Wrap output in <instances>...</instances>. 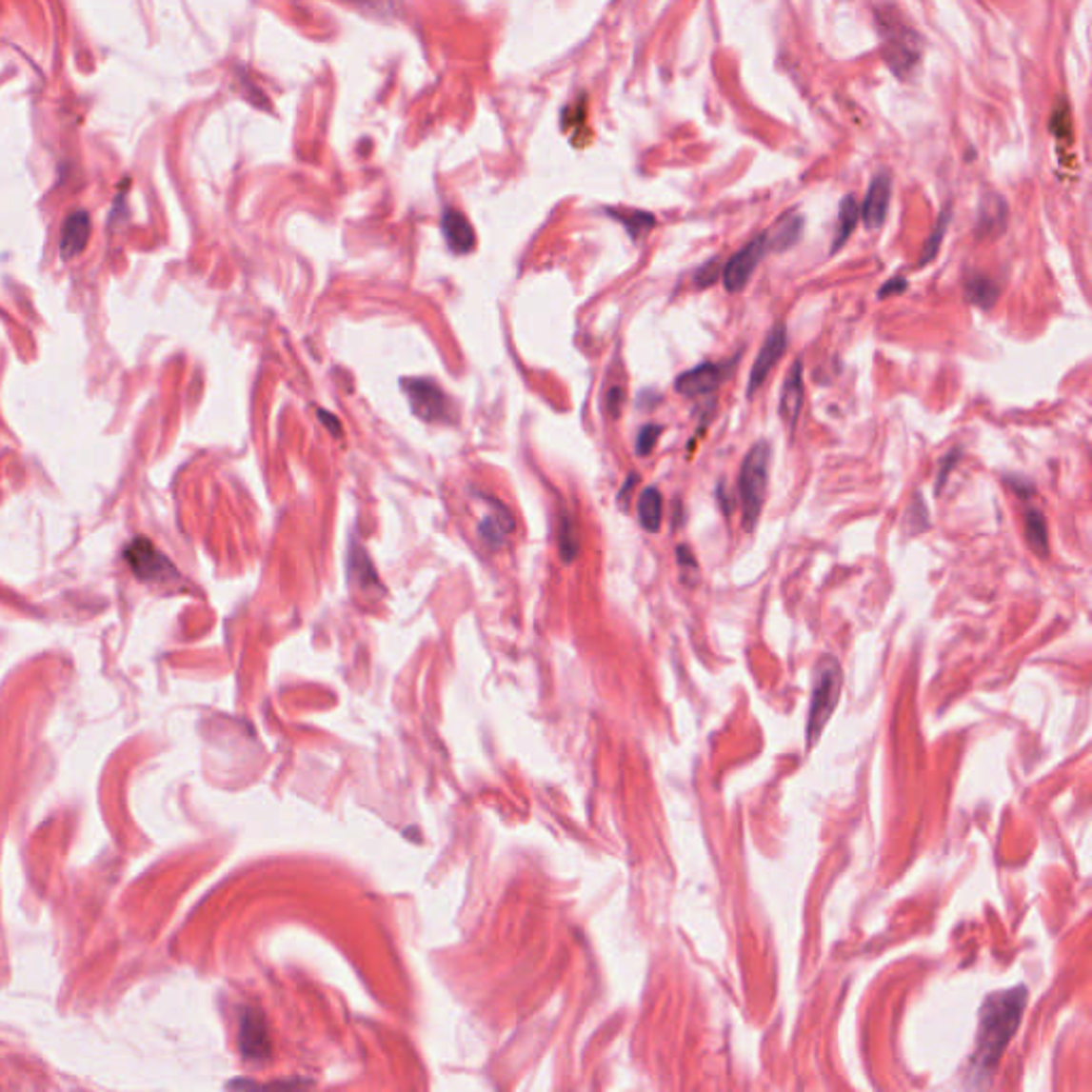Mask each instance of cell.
Returning <instances> with one entry per match:
<instances>
[{"mask_svg": "<svg viewBox=\"0 0 1092 1092\" xmlns=\"http://www.w3.org/2000/svg\"><path fill=\"white\" fill-rule=\"evenodd\" d=\"M491 508H493L491 514H486V519L481 523L478 531H481L485 545L495 550L504 545V540L508 538V534L514 529V519L508 508L500 502H493Z\"/></svg>", "mask_w": 1092, "mask_h": 1092, "instance_id": "5bb4252c", "label": "cell"}, {"mask_svg": "<svg viewBox=\"0 0 1092 1092\" xmlns=\"http://www.w3.org/2000/svg\"><path fill=\"white\" fill-rule=\"evenodd\" d=\"M949 220H952V209L945 208L943 211H941L937 225H935V228H932L930 237L926 239L924 248H922V256H920V261H918L920 268H924V265H928V263L939 254V248H941V244H943V237H945V230H947V227H949Z\"/></svg>", "mask_w": 1092, "mask_h": 1092, "instance_id": "cb8c5ba5", "label": "cell"}, {"mask_svg": "<svg viewBox=\"0 0 1092 1092\" xmlns=\"http://www.w3.org/2000/svg\"><path fill=\"white\" fill-rule=\"evenodd\" d=\"M1024 534H1026V543L1028 546L1033 548V553L1037 557H1047L1050 553V540H1047V523L1045 517L1042 514V510H1026L1024 514Z\"/></svg>", "mask_w": 1092, "mask_h": 1092, "instance_id": "ffe728a7", "label": "cell"}, {"mask_svg": "<svg viewBox=\"0 0 1092 1092\" xmlns=\"http://www.w3.org/2000/svg\"><path fill=\"white\" fill-rule=\"evenodd\" d=\"M890 194H892V182L887 173H877L873 177L871 186H868L866 199L860 208V216H863L868 230H877L884 227L887 208H890Z\"/></svg>", "mask_w": 1092, "mask_h": 1092, "instance_id": "7c38bea8", "label": "cell"}, {"mask_svg": "<svg viewBox=\"0 0 1092 1092\" xmlns=\"http://www.w3.org/2000/svg\"><path fill=\"white\" fill-rule=\"evenodd\" d=\"M734 367H736L734 359L725 363H703V366L689 369L674 380V388H677L679 395L685 397L708 395L732 376Z\"/></svg>", "mask_w": 1092, "mask_h": 1092, "instance_id": "52a82bcc", "label": "cell"}, {"mask_svg": "<svg viewBox=\"0 0 1092 1092\" xmlns=\"http://www.w3.org/2000/svg\"><path fill=\"white\" fill-rule=\"evenodd\" d=\"M930 527V517H928V508L924 500H922L920 495L913 497V502L909 504L907 512H904V531H907L909 536L913 534H920V531H926Z\"/></svg>", "mask_w": 1092, "mask_h": 1092, "instance_id": "d4e9b609", "label": "cell"}, {"mask_svg": "<svg viewBox=\"0 0 1092 1092\" xmlns=\"http://www.w3.org/2000/svg\"><path fill=\"white\" fill-rule=\"evenodd\" d=\"M664 427L662 425H645V427L638 431V438H636V452L641 457L651 455L657 440H660Z\"/></svg>", "mask_w": 1092, "mask_h": 1092, "instance_id": "4316f807", "label": "cell"}, {"mask_svg": "<svg viewBox=\"0 0 1092 1092\" xmlns=\"http://www.w3.org/2000/svg\"><path fill=\"white\" fill-rule=\"evenodd\" d=\"M803 227H804V220L801 214H796V211H792V214H785L777 222L775 227L770 228V233H766L768 250H777V252L789 250V248L801 242Z\"/></svg>", "mask_w": 1092, "mask_h": 1092, "instance_id": "2e32d148", "label": "cell"}, {"mask_svg": "<svg viewBox=\"0 0 1092 1092\" xmlns=\"http://www.w3.org/2000/svg\"><path fill=\"white\" fill-rule=\"evenodd\" d=\"M402 388L407 395L412 412L427 423H452V404L447 393L431 380L404 378Z\"/></svg>", "mask_w": 1092, "mask_h": 1092, "instance_id": "5b68a950", "label": "cell"}, {"mask_svg": "<svg viewBox=\"0 0 1092 1092\" xmlns=\"http://www.w3.org/2000/svg\"><path fill=\"white\" fill-rule=\"evenodd\" d=\"M318 414H321L323 423L327 425L328 429H331V433H335V436H342V425H340V421L335 419L333 414H328V412H325V410H318Z\"/></svg>", "mask_w": 1092, "mask_h": 1092, "instance_id": "d590c367", "label": "cell"}, {"mask_svg": "<svg viewBox=\"0 0 1092 1092\" xmlns=\"http://www.w3.org/2000/svg\"><path fill=\"white\" fill-rule=\"evenodd\" d=\"M352 3L363 5V7H367V9H376V7H385L387 0H352Z\"/></svg>", "mask_w": 1092, "mask_h": 1092, "instance_id": "8d00e7d4", "label": "cell"}, {"mask_svg": "<svg viewBox=\"0 0 1092 1092\" xmlns=\"http://www.w3.org/2000/svg\"><path fill=\"white\" fill-rule=\"evenodd\" d=\"M766 252H768L766 233L753 237L751 242L743 248V250L736 252L732 259L725 263V268L722 269L725 290L727 292H741L745 287H747L753 271L758 269V265L762 259H764Z\"/></svg>", "mask_w": 1092, "mask_h": 1092, "instance_id": "8992f818", "label": "cell"}, {"mask_svg": "<svg viewBox=\"0 0 1092 1092\" xmlns=\"http://www.w3.org/2000/svg\"><path fill=\"white\" fill-rule=\"evenodd\" d=\"M239 1047L248 1061H265L269 1056V1033L259 1011H246L239 1026Z\"/></svg>", "mask_w": 1092, "mask_h": 1092, "instance_id": "8fae6325", "label": "cell"}, {"mask_svg": "<svg viewBox=\"0 0 1092 1092\" xmlns=\"http://www.w3.org/2000/svg\"><path fill=\"white\" fill-rule=\"evenodd\" d=\"M717 502H719V506H722V510H724L725 517H730V512H732V508H734V504H732L734 497L725 491V485H724V483L717 486Z\"/></svg>", "mask_w": 1092, "mask_h": 1092, "instance_id": "836d02e7", "label": "cell"}, {"mask_svg": "<svg viewBox=\"0 0 1092 1092\" xmlns=\"http://www.w3.org/2000/svg\"><path fill=\"white\" fill-rule=\"evenodd\" d=\"M1005 483H1007L1009 489L1016 491L1020 497H1023V500H1028V497H1031V495L1035 493L1033 485L1028 483V481H1024L1023 476H1007Z\"/></svg>", "mask_w": 1092, "mask_h": 1092, "instance_id": "f546056e", "label": "cell"}, {"mask_svg": "<svg viewBox=\"0 0 1092 1092\" xmlns=\"http://www.w3.org/2000/svg\"><path fill=\"white\" fill-rule=\"evenodd\" d=\"M677 559H679V566L683 567V572H691V574L698 572V562H696V557L691 555L689 546L681 545L677 548Z\"/></svg>", "mask_w": 1092, "mask_h": 1092, "instance_id": "d6a6232c", "label": "cell"}, {"mask_svg": "<svg viewBox=\"0 0 1092 1092\" xmlns=\"http://www.w3.org/2000/svg\"><path fill=\"white\" fill-rule=\"evenodd\" d=\"M559 550H562L564 562H572L576 553H579V540H576L572 523L567 517H564L562 527H559Z\"/></svg>", "mask_w": 1092, "mask_h": 1092, "instance_id": "484cf974", "label": "cell"}, {"mask_svg": "<svg viewBox=\"0 0 1092 1092\" xmlns=\"http://www.w3.org/2000/svg\"><path fill=\"white\" fill-rule=\"evenodd\" d=\"M1028 990L1026 985L1018 988L994 992L983 1001L980 1011V1031L978 1045L973 1052V1067L978 1071H992L1001 1061L1003 1052L1009 1045L1011 1037L1016 1035L1020 1020H1023L1026 1007Z\"/></svg>", "mask_w": 1092, "mask_h": 1092, "instance_id": "6da1fadb", "label": "cell"}, {"mask_svg": "<svg viewBox=\"0 0 1092 1092\" xmlns=\"http://www.w3.org/2000/svg\"><path fill=\"white\" fill-rule=\"evenodd\" d=\"M803 399H804L803 361L796 359L792 363V367H789V371H787V376L784 380V387H781V397H779L781 421H784L789 433L796 431L798 419H801V412H803Z\"/></svg>", "mask_w": 1092, "mask_h": 1092, "instance_id": "9c48e42d", "label": "cell"}, {"mask_svg": "<svg viewBox=\"0 0 1092 1092\" xmlns=\"http://www.w3.org/2000/svg\"><path fill=\"white\" fill-rule=\"evenodd\" d=\"M350 570H352L354 581L361 583V587L369 589L371 585H374V587L380 589V583H378L374 566H371V559L357 543H354L350 548Z\"/></svg>", "mask_w": 1092, "mask_h": 1092, "instance_id": "7402d4cb", "label": "cell"}, {"mask_svg": "<svg viewBox=\"0 0 1092 1092\" xmlns=\"http://www.w3.org/2000/svg\"><path fill=\"white\" fill-rule=\"evenodd\" d=\"M719 275H722V263H719V259H710L708 263L700 265V269L694 273V287L710 288L713 284H717Z\"/></svg>", "mask_w": 1092, "mask_h": 1092, "instance_id": "83f0119b", "label": "cell"}, {"mask_svg": "<svg viewBox=\"0 0 1092 1092\" xmlns=\"http://www.w3.org/2000/svg\"><path fill=\"white\" fill-rule=\"evenodd\" d=\"M785 348H787V327L784 323H777L768 331L766 340H764V344H762V348L756 357V363H753V367H751L747 397H753L758 393L760 387L764 385V380L772 371V367H775L777 363L781 361V357H784Z\"/></svg>", "mask_w": 1092, "mask_h": 1092, "instance_id": "ba28073f", "label": "cell"}, {"mask_svg": "<svg viewBox=\"0 0 1092 1092\" xmlns=\"http://www.w3.org/2000/svg\"><path fill=\"white\" fill-rule=\"evenodd\" d=\"M636 483H638V476H636V474H629V476H627V481H625V485H624V489H621V493H619V497H617V500H619V504H621V506H625V504H627V500H629V493L634 491Z\"/></svg>", "mask_w": 1092, "mask_h": 1092, "instance_id": "e575fe53", "label": "cell"}, {"mask_svg": "<svg viewBox=\"0 0 1092 1092\" xmlns=\"http://www.w3.org/2000/svg\"><path fill=\"white\" fill-rule=\"evenodd\" d=\"M608 214H610L612 218H617V220L621 222V225H624V227L627 228V233L632 235L634 239H638V237L645 235V233H649V230L655 227V218H653V214H649V211H638V209H632V211L624 209V211H619V209H610Z\"/></svg>", "mask_w": 1092, "mask_h": 1092, "instance_id": "603a6c76", "label": "cell"}, {"mask_svg": "<svg viewBox=\"0 0 1092 1092\" xmlns=\"http://www.w3.org/2000/svg\"><path fill=\"white\" fill-rule=\"evenodd\" d=\"M442 233L452 252L466 254L474 248L476 235L467 218L457 209H447L442 216Z\"/></svg>", "mask_w": 1092, "mask_h": 1092, "instance_id": "4fadbf2b", "label": "cell"}, {"mask_svg": "<svg viewBox=\"0 0 1092 1092\" xmlns=\"http://www.w3.org/2000/svg\"><path fill=\"white\" fill-rule=\"evenodd\" d=\"M88 237H90V218H88L86 211H75V214H70L65 222V228H62V242H60L65 259H73L75 254L82 252L88 244Z\"/></svg>", "mask_w": 1092, "mask_h": 1092, "instance_id": "9a60e30c", "label": "cell"}, {"mask_svg": "<svg viewBox=\"0 0 1092 1092\" xmlns=\"http://www.w3.org/2000/svg\"><path fill=\"white\" fill-rule=\"evenodd\" d=\"M662 514H664L662 493L657 491L655 486H646L641 493V500H638V519H641V526L646 531H651V534H657L662 527Z\"/></svg>", "mask_w": 1092, "mask_h": 1092, "instance_id": "ac0fdd59", "label": "cell"}, {"mask_svg": "<svg viewBox=\"0 0 1092 1092\" xmlns=\"http://www.w3.org/2000/svg\"><path fill=\"white\" fill-rule=\"evenodd\" d=\"M964 295L973 306L988 309L997 304V299L1001 295V288H999L997 282L988 278V275L975 273L964 284Z\"/></svg>", "mask_w": 1092, "mask_h": 1092, "instance_id": "44dd1931", "label": "cell"}, {"mask_svg": "<svg viewBox=\"0 0 1092 1092\" xmlns=\"http://www.w3.org/2000/svg\"><path fill=\"white\" fill-rule=\"evenodd\" d=\"M877 29L879 34H882L887 65H890L896 75L904 77L920 62L918 34L909 29L903 15L896 13L892 7L877 11Z\"/></svg>", "mask_w": 1092, "mask_h": 1092, "instance_id": "277c9868", "label": "cell"}, {"mask_svg": "<svg viewBox=\"0 0 1092 1092\" xmlns=\"http://www.w3.org/2000/svg\"><path fill=\"white\" fill-rule=\"evenodd\" d=\"M621 406H624V388H610L608 395H606V410L612 416V419H617L619 412H621Z\"/></svg>", "mask_w": 1092, "mask_h": 1092, "instance_id": "1f68e13d", "label": "cell"}, {"mask_svg": "<svg viewBox=\"0 0 1092 1092\" xmlns=\"http://www.w3.org/2000/svg\"><path fill=\"white\" fill-rule=\"evenodd\" d=\"M958 457H961V450H952L947 457L941 459V464H939V478H937V491L943 489V485H945V481H947L949 472H952V469H954V464L958 461Z\"/></svg>", "mask_w": 1092, "mask_h": 1092, "instance_id": "f1b7e54d", "label": "cell"}, {"mask_svg": "<svg viewBox=\"0 0 1092 1092\" xmlns=\"http://www.w3.org/2000/svg\"><path fill=\"white\" fill-rule=\"evenodd\" d=\"M858 218H860V206L858 201L847 194L845 199L841 201V208H839V220H837V230H834V239H832V248L830 252L834 254L837 250H841L845 242L849 239V235L854 233V228L858 225Z\"/></svg>", "mask_w": 1092, "mask_h": 1092, "instance_id": "d6986e66", "label": "cell"}, {"mask_svg": "<svg viewBox=\"0 0 1092 1092\" xmlns=\"http://www.w3.org/2000/svg\"><path fill=\"white\" fill-rule=\"evenodd\" d=\"M843 687V672L839 662L832 655H824L815 665L813 674V691H811V708H809V722H806V739H809V747L820 739L822 730L832 717L834 708H837L839 696Z\"/></svg>", "mask_w": 1092, "mask_h": 1092, "instance_id": "3957f363", "label": "cell"}, {"mask_svg": "<svg viewBox=\"0 0 1092 1092\" xmlns=\"http://www.w3.org/2000/svg\"><path fill=\"white\" fill-rule=\"evenodd\" d=\"M1007 222V206L999 194H985L980 206V220L978 230L980 233H999Z\"/></svg>", "mask_w": 1092, "mask_h": 1092, "instance_id": "e0dca14e", "label": "cell"}, {"mask_svg": "<svg viewBox=\"0 0 1092 1092\" xmlns=\"http://www.w3.org/2000/svg\"><path fill=\"white\" fill-rule=\"evenodd\" d=\"M770 448L766 442H756L745 457L739 474V497L743 508V529L753 531L766 502Z\"/></svg>", "mask_w": 1092, "mask_h": 1092, "instance_id": "7a4b0ae2", "label": "cell"}, {"mask_svg": "<svg viewBox=\"0 0 1092 1092\" xmlns=\"http://www.w3.org/2000/svg\"><path fill=\"white\" fill-rule=\"evenodd\" d=\"M907 290V280L904 278H892L890 282H885L882 288H879L877 297L879 299H885V297H894V295H901V292Z\"/></svg>", "mask_w": 1092, "mask_h": 1092, "instance_id": "4dcf8cb0", "label": "cell"}, {"mask_svg": "<svg viewBox=\"0 0 1092 1092\" xmlns=\"http://www.w3.org/2000/svg\"><path fill=\"white\" fill-rule=\"evenodd\" d=\"M127 559L132 570L144 581H163L173 574L171 564L144 538H137L127 550Z\"/></svg>", "mask_w": 1092, "mask_h": 1092, "instance_id": "30bf717a", "label": "cell"}]
</instances>
